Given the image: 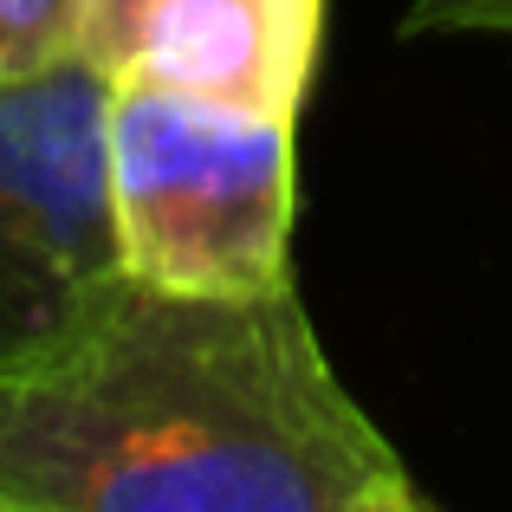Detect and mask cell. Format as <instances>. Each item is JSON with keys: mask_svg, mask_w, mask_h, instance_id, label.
<instances>
[{"mask_svg": "<svg viewBox=\"0 0 512 512\" xmlns=\"http://www.w3.org/2000/svg\"><path fill=\"white\" fill-rule=\"evenodd\" d=\"M409 480L331 370L299 286H124L0 370V500L26 512H344Z\"/></svg>", "mask_w": 512, "mask_h": 512, "instance_id": "obj_1", "label": "cell"}, {"mask_svg": "<svg viewBox=\"0 0 512 512\" xmlns=\"http://www.w3.org/2000/svg\"><path fill=\"white\" fill-rule=\"evenodd\" d=\"M104 163L130 279L195 299H260L292 286V117L227 111L111 78Z\"/></svg>", "mask_w": 512, "mask_h": 512, "instance_id": "obj_2", "label": "cell"}, {"mask_svg": "<svg viewBox=\"0 0 512 512\" xmlns=\"http://www.w3.org/2000/svg\"><path fill=\"white\" fill-rule=\"evenodd\" d=\"M104 111L111 78L85 52L0 85V370L59 350L124 286Z\"/></svg>", "mask_w": 512, "mask_h": 512, "instance_id": "obj_3", "label": "cell"}, {"mask_svg": "<svg viewBox=\"0 0 512 512\" xmlns=\"http://www.w3.org/2000/svg\"><path fill=\"white\" fill-rule=\"evenodd\" d=\"M325 0H150L117 78L299 124Z\"/></svg>", "mask_w": 512, "mask_h": 512, "instance_id": "obj_4", "label": "cell"}, {"mask_svg": "<svg viewBox=\"0 0 512 512\" xmlns=\"http://www.w3.org/2000/svg\"><path fill=\"white\" fill-rule=\"evenodd\" d=\"M78 52V0H0V85Z\"/></svg>", "mask_w": 512, "mask_h": 512, "instance_id": "obj_5", "label": "cell"}, {"mask_svg": "<svg viewBox=\"0 0 512 512\" xmlns=\"http://www.w3.org/2000/svg\"><path fill=\"white\" fill-rule=\"evenodd\" d=\"M143 7H150V0H78V52H85L104 78L124 72Z\"/></svg>", "mask_w": 512, "mask_h": 512, "instance_id": "obj_6", "label": "cell"}, {"mask_svg": "<svg viewBox=\"0 0 512 512\" xmlns=\"http://www.w3.org/2000/svg\"><path fill=\"white\" fill-rule=\"evenodd\" d=\"M428 33H506L512 39V0H409L402 39Z\"/></svg>", "mask_w": 512, "mask_h": 512, "instance_id": "obj_7", "label": "cell"}, {"mask_svg": "<svg viewBox=\"0 0 512 512\" xmlns=\"http://www.w3.org/2000/svg\"><path fill=\"white\" fill-rule=\"evenodd\" d=\"M344 512H441V506L422 500V493H415V480H389V487H376V493H363V500H350Z\"/></svg>", "mask_w": 512, "mask_h": 512, "instance_id": "obj_8", "label": "cell"}, {"mask_svg": "<svg viewBox=\"0 0 512 512\" xmlns=\"http://www.w3.org/2000/svg\"><path fill=\"white\" fill-rule=\"evenodd\" d=\"M0 512H26V506H7V500H0Z\"/></svg>", "mask_w": 512, "mask_h": 512, "instance_id": "obj_9", "label": "cell"}]
</instances>
